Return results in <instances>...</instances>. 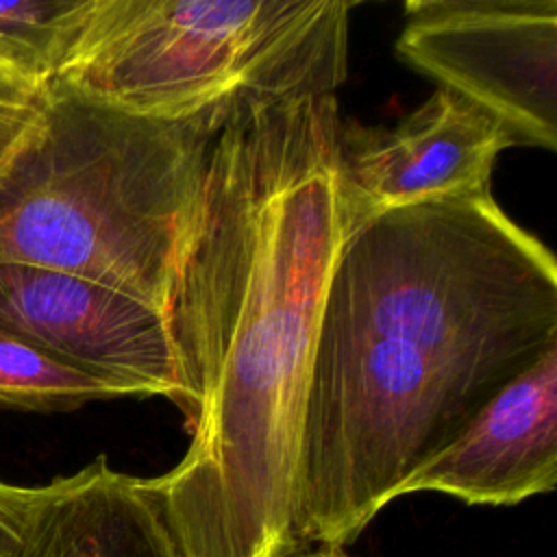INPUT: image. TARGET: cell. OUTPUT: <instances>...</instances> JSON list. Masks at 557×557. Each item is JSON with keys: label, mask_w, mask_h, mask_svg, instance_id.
<instances>
[{"label": "cell", "mask_w": 557, "mask_h": 557, "mask_svg": "<svg viewBox=\"0 0 557 557\" xmlns=\"http://www.w3.org/2000/svg\"><path fill=\"white\" fill-rule=\"evenodd\" d=\"M398 57L494 113L516 146L557 148V0H409Z\"/></svg>", "instance_id": "cell-5"}, {"label": "cell", "mask_w": 557, "mask_h": 557, "mask_svg": "<svg viewBox=\"0 0 557 557\" xmlns=\"http://www.w3.org/2000/svg\"><path fill=\"white\" fill-rule=\"evenodd\" d=\"M557 346V263L490 191L344 228L307 374L294 540L348 546Z\"/></svg>", "instance_id": "cell-2"}, {"label": "cell", "mask_w": 557, "mask_h": 557, "mask_svg": "<svg viewBox=\"0 0 557 557\" xmlns=\"http://www.w3.org/2000/svg\"><path fill=\"white\" fill-rule=\"evenodd\" d=\"M9 557H181L148 479L120 472L104 455L67 476L33 485Z\"/></svg>", "instance_id": "cell-9"}, {"label": "cell", "mask_w": 557, "mask_h": 557, "mask_svg": "<svg viewBox=\"0 0 557 557\" xmlns=\"http://www.w3.org/2000/svg\"><path fill=\"white\" fill-rule=\"evenodd\" d=\"M509 128L481 104L440 87L396 124L339 122L337 189L344 224L374 213L490 191Z\"/></svg>", "instance_id": "cell-7"}, {"label": "cell", "mask_w": 557, "mask_h": 557, "mask_svg": "<svg viewBox=\"0 0 557 557\" xmlns=\"http://www.w3.org/2000/svg\"><path fill=\"white\" fill-rule=\"evenodd\" d=\"M46 87L35 85L0 65V161L13 150L22 133L37 115Z\"/></svg>", "instance_id": "cell-12"}, {"label": "cell", "mask_w": 557, "mask_h": 557, "mask_svg": "<svg viewBox=\"0 0 557 557\" xmlns=\"http://www.w3.org/2000/svg\"><path fill=\"white\" fill-rule=\"evenodd\" d=\"M0 329L124 396L181 400L165 313L102 283L22 263H0Z\"/></svg>", "instance_id": "cell-6"}, {"label": "cell", "mask_w": 557, "mask_h": 557, "mask_svg": "<svg viewBox=\"0 0 557 557\" xmlns=\"http://www.w3.org/2000/svg\"><path fill=\"white\" fill-rule=\"evenodd\" d=\"M557 485V346L498 389L400 496L440 492L466 505H516Z\"/></svg>", "instance_id": "cell-8"}, {"label": "cell", "mask_w": 557, "mask_h": 557, "mask_svg": "<svg viewBox=\"0 0 557 557\" xmlns=\"http://www.w3.org/2000/svg\"><path fill=\"white\" fill-rule=\"evenodd\" d=\"M348 0H91L54 76L115 109L185 120L239 96L335 94Z\"/></svg>", "instance_id": "cell-4"}, {"label": "cell", "mask_w": 557, "mask_h": 557, "mask_svg": "<svg viewBox=\"0 0 557 557\" xmlns=\"http://www.w3.org/2000/svg\"><path fill=\"white\" fill-rule=\"evenodd\" d=\"M292 557H355V555L346 553L339 546H313V548H305Z\"/></svg>", "instance_id": "cell-14"}, {"label": "cell", "mask_w": 557, "mask_h": 557, "mask_svg": "<svg viewBox=\"0 0 557 557\" xmlns=\"http://www.w3.org/2000/svg\"><path fill=\"white\" fill-rule=\"evenodd\" d=\"M30 500L33 485H15L0 479V557H9L17 546Z\"/></svg>", "instance_id": "cell-13"}, {"label": "cell", "mask_w": 557, "mask_h": 557, "mask_svg": "<svg viewBox=\"0 0 557 557\" xmlns=\"http://www.w3.org/2000/svg\"><path fill=\"white\" fill-rule=\"evenodd\" d=\"M231 102L157 120L50 81L0 161V263L76 274L165 313Z\"/></svg>", "instance_id": "cell-3"}, {"label": "cell", "mask_w": 557, "mask_h": 557, "mask_svg": "<svg viewBox=\"0 0 557 557\" xmlns=\"http://www.w3.org/2000/svg\"><path fill=\"white\" fill-rule=\"evenodd\" d=\"M120 396H124L120 389L0 329V407L50 413Z\"/></svg>", "instance_id": "cell-11"}, {"label": "cell", "mask_w": 557, "mask_h": 557, "mask_svg": "<svg viewBox=\"0 0 557 557\" xmlns=\"http://www.w3.org/2000/svg\"><path fill=\"white\" fill-rule=\"evenodd\" d=\"M91 0L0 2V65L46 87L65 63Z\"/></svg>", "instance_id": "cell-10"}, {"label": "cell", "mask_w": 557, "mask_h": 557, "mask_svg": "<svg viewBox=\"0 0 557 557\" xmlns=\"http://www.w3.org/2000/svg\"><path fill=\"white\" fill-rule=\"evenodd\" d=\"M335 94L239 96L165 320L189 444L148 485L181 557H292L302 413L344 235Z\"/></svg>", "instance_id": "cell-1"}]
</instances>
